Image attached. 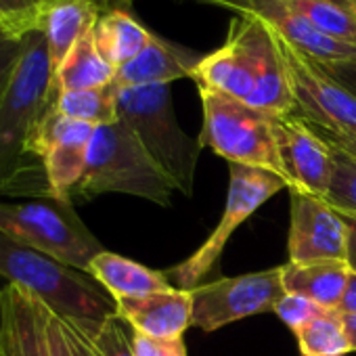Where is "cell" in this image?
Here are the masks:
<instances>
[{"mask_svg":"<svg viewBox=\"0 0 356 356\" xmlns=\"http://www.w3.org/2000/svg\"><path fill=\"white\" fill-rule=\"evenodd\" d=\"M55 97L49 42L34 30L26 36L19 65L0 99V195L53 197L44 165L30 155V138Z\"/></svg>","mask_w":356,"mask_h":356,"instance_id":"6da1fadb","label":"cell"},{"mask_svg":"<svg viewBox=\"0 0 356 356\" xmlns=\"http://www.w3.org/2000/svg\"><path fill=\"white\" fill-rule=\"evenodd\" d=\"M191 80L197 88L227 92L277 118L296 109L279 40L252 17L237 15L231 22L225 44L200 61Z\"/></svg>","mask_w":356,"mask_h":356,"instance_id":"7a4b0ae2","label":"cell"},{"mask_svg":"<svg viewBox=\"0 0 356 356\" xmlns=\"http://www.w3.org/2000/svg\"><path fill=\"white\" fill-rule=\"evenodd\" d=\"M0 275L36 298L55 316L78 325L88 337L118 314V302L88 273L30 250L5 233H0Z\"/></svg>","mask_w":356,"mask_h":356,"instance_id":"3957f363","label":"cell"},{"mask_svg":"<svg viewBox=\"0 0 356 356\" xmlns=\"http://www.w3.org/2000/svg\"><path fill=\"white\" fill-rule=\"evenodd\" d=\"M103 193H126L161 208L172 206V183L122 120L97 126L86 170L70 200L90 202Z\"/></svg>","mask_w":356,"mask_h":356,"instance_id":"277c9868","label":"cell"},{"mask_svg":"<svg viewBox=\"0 0 356 356\" xmlns=\"http://www.w3.org/2000/svg\"><path fill=\"white\" fill-rule=\"evenodd\" d=\"M118 120L136 134L174 191L193 197L197 159L204 147L178 124L170 84L118 88Z\"/></svg>","mask_w":356,"mask_h":356,"instance_id":"5b68a950","label":"cell"},{"mask_svg":"<svg viewBox=\"0 0 356 356\" xmlns=\"http://www.w3.org/2000/svg\"><path fill=\"white\" fill-rule=\"evenodd\" d=\"M200 99L204 109L202 147H210L229 163L260 168L283 178L275 138L277 115L206 86H200Z\"/></svg>","mask_w":356,"mask_h":356,"instance_id":"8992f818","label":"cell"},{"mask_svg":"<svg viewBox=\"0 0 356 356\" xmlns=\"http://www.w3.org/2000/svg\"><path fill=\"white\" fill-rule=\"evenodd\" d=\"M0 233L82 273H88L90 262L103 252L74 206L55 197L0 204Z\"/></svg>","mask_w":356,"mask_h":356,"instance_id":"52a82bcc","label":"cell"},{"mask_svg":"<svg viewBox=\"0 0 356 356\" xmlns=\"http://www.w3.org/2000/svg\"><path fill=\"white\" fill-rule=\"evenodd\" d=\"M287 183L275 172H266L260 168L229 163V195L220 222L212 231V235L204 241V245L183 260L181 264L172 266L165 277L176 283V289H195L200 281L216 266L220 260L227 241L231 235L273 195L285 189Z\"/></svg>","mask_w":356,"mask_h":356,"instance_id":"ba28073f","label":"cell"},{"mask_svg":"<svg viewBox=\"0 0 356 356\" xmlns=\"http://www.w3.org/2000/svg\"><path fill=\"white\" fill-rule=\"evenodd\" d=\"M283 296L281 266L204 283L191 289L193 327L212 333L235 321L275 310Z\"/></svg>","mask_w":356,"mask_h":356,"instance_id":"9c48e42d","label":"cell"},{"mask_svg":"<svg viewBox=\"0 0 356 356\" xmlns=\"http://www.w3.org/2000/svg\"><path fill=\"white\" fill-rule=\"evenodd\" d=\"M277 40L285 61L296 109H300L302 120L327 132L356 134V97L329 78L312 59L296 51L279 36Z\"/></svg>","mask_w":356,"mask_h":356,"instance_id":"30bf717a","label":"cell"},{"mask_svg":"<svg viewBox=\"0 0 356 356\" xmlns=\"http://www.w3.org/2000/svg\"><path fill=\"white\" fill-rule=\"evenodd\" d=\"M97 126L61 115L51 107L30 138V155L44 165L51 195L72 204V191L86 170Z\"/></svg>","mask_w":356,"mask_h":356,"instance_id":"8fae6325","label":"cell"},{"mask_svg":"<svg viewBox=\"0 0 356 356\" xmlns=\"http://www.w3.org/2000/svg\"><path fill=\"white\" fill-rule=\"evenodd\" d=\"M291 220L287 237L289 262L341 260L348 262L350 235L343 216L323 197L291 191Z\"/></svg>","mask_w":356,"mask_h":356,"instance_id":"7c38bea8","label":"cell"},{"mask_svg":"<svg viewBox=\"0 0 356 356\" xmlns=\"http://www.w3.org/2000/svg\"><path fill=\"white\" fill-rule=\"evenodd\" d=\"M275 138L287 189L325 200L333 174L331 147L293 113L275 118Z\"/></svg>","mask_w":356,"mask_h":356,"instance_id":"4fadbf2b","label":"cell"},{"mask_svg":"<svg viewBox=\"0 0 356 356\" xmlns=\"http://www.w3.org/2000/svg\"><path fill=\"white\" fill-rule=\"evenodd\" d=\"M233 11L241 17L262 22L281 40L318 63H341L356 59V47L318 34L287 0H195Z\"/></svg>","mask_w":356,"mask_h":356,"instance_id":"5bb4252c","label":"cell"},{"mask_svg":"<svg viewBox=\"0 0 356 356\" xmlns=\"http://www.w3.org/2000/svg\"><path fill=\"white\" fill-rule=\"evenodd\" d=\"M49 310L22 287H0V356H51Z\"/></svg>","mask_w":356,"mask_h":356,"instance_id":"9a60e30c","label":"cell"},{"mask_svg":"<svg viewBox=\"0 0 356 356\" xmlns=\"http://www.w3.org/2000/svg\"><path fill=\"white\" fill-rule=\"evenodd\" d=\"M122 316L134 333L153 339H181L193 327V298L187 289H168L140 298L118 300Z\"/></svg>","mask_w":356,"mask_h":356,"instance_id":"2e32d148","label":"cell"},{"mask_svg":"<svg viewBox=\"0 0 356 356\" xmlns=\"http://www.w3.org/2000/svg\"><path fill=\"white\" fill-rule=\"evenodd\" d=\"M204 57L176 42H168L153 34L151 42L128 63L115 70L113 84L118 88L172 84L174 80L193 78Z\"/></svg>","mask_w":356,"mask_h":356,"instance_id":"e0dca14e","label":"cell"},{"mask_svg":"<svg viewBox=\"0 0 356 356\" xmlns=\"http://www.w3.org/2000/svg\"><path fill=\"white\" fill-rule=\"evenodd\" d=\"M99 15L92 0H40L36 7V26L49 42L55 70L74 44L95 28Z\"/></svg>","mask_w":356,"mask_h":356,"instance_id":"ac0fdd59","label":"cell"},{"mask_svg":"<svg viewBox=\"0 0 356 356\" xmlns=\"http://www.w3.org/2000/svg\"><path fill=\"white\" fill-rule=\"evenodd\" d=\"M283 268L285 293H296L312 300L327 310H339L352 268L341 260L318 262H287Z\"/></svg>","mask_w":356,"mask_h":356,"instance_id":"d6986e66","label":"cell"},{"mask_svg":"<svg viewBox=\"0 0 356 356\" xmlns=\"http://www.w3.org/2000/svg\"><path fill=\"white\" fill-rule=\"evenodd\" d=\"M88 275L97 283H101L115 302L122 298H140V296L174 289L163 273L147 268L134 260H128L107 250H103L90 262Z\"/></svg>","mask_w":356,"mask_h":356,"instance_id":"ffe728a7","label":"cell"},{"mask_svg":"<svg viewBox=\"0 0 356 356\" xmlns=\"http://www.w3.org/2000/svg\"><path fill=\"white\" fill-rule=\"evenodd\" d=\"M115 67L99 53L92 30L82 36L55 70V90H90L113 84Z\"/></svg>","mask_w":356,"mask_h":356,"instance_id":"44dd1931","label":"cell"},{"mask_svg":"<svg viewBox=\"0 0 356 356\" xmlns=\"http://www.w3.org/2000/svg\"><path fill=\"white\" fill-rule=\"evenodd\" d=\"M95 44L99 53L118 70L132 61L153 38V34L138 24L128 11L101 13L95 28Z\"/></svg>","mask_w":356,"mask_h":356,"instance_id":"7402d4cb","label":"cell"},{"mask_svg":"<svg viewBox=\"0 0 356 356\" xmlns=\"http://www.w3.org/2000/svg\"><path fill=\"white\" fill-rule=\"evenodd\" d=\"M53 107L65 118L86 122L92 126L113 124L118 122V86L109 84L90 90L57 92Z\"/></svg>","mask_w":356,"mask_h":356,"instance_id":"603a6c76","label":"cell"},{"mask_svg":"<svg viewBox=\"0 0 356 356\" xmlns=\"http://www.w3.org/2000/svg\"><path fill=\"white\" fill-rule=\"evenodd\" d=\"M296 339L302 356H348L352 352L339 310L312 318L296 333Z\"/></svg>","mask_w":356,"mask_h":356,"instance_id":"cb8c5ba5","label":"cell"},{"mask_svg":"<svg viewBox=\"0 0 356 356\" xmlns=\"http://www.w3.org/2000/svg\"><path fill=\"white\" fill-rule=\"evenodd\" d=\"M287 3L323 36L356 47V13L329 0H287Z\"/></svg>","mask_w":356,"mask_h":356,"instance_id":"d4e9b609","label":"cell"},{"mask_svg":"<svg viewBox=\"0 0 356 356\" xmlns=\"http://www.w3.org/2000/svg\"><path fill=\"white\" fill-rule=\"evenodd\" d=\"M333 174L327 191V202L346 216H356V157L333 149Z\"/></svg>","mask_w":356,"mask_h":356,"instance_id":"484cf974","label":"cell"},{"mask_svg":"<svg viewBox=\"0 0 356 356\" xmlns=\"http://www.w3.org/2000/svg\"><path fill=\"white\" fill-rule=\"evenodd\" d=\"M51 356H95L92 339L72 321L55 316L49 310L47 318Z\"/></svg>","mask_w":356,"mask_h":356,"instance_id":"4316f807","label":"cell"},{"mask_svg":"<svg viewBox=\"0 0 356 356\" xmlns=\"http://www.w3.org/2000/svg\"><path fill=\"white\" fill-rule=\"evenodd\" d=\"M95 356H134V331L122 316H111L90 337Z\"/></svg>","mask_w":356,"mask_h":356,"instance_id":"83f0119b","label":"cell"},{"mask_svg":"<svg viewBox=\"0 0 356 356\" xmlns=\"http://www.w3.org/2000/svg\"><path fill=\"white\" fill-rule=\"evenodd\" d=\"M273 312H275V314L293 331V335H296V333H298L304 325H308L312 318H316V316H321L323 312H327V308L314 304L312 300H308V298H304V296L285 293V296L277 302V306H275Z\"/></svg>","mask_w":356,"mask_h":356,"instance_id":"f1b7e54d","label":"cell"},{"mask_svg":"<svg viewBox=\"0 0 356 356\" xmlns=\"http://www.w3.org/2000/svg\"><path fill=\"white\" fill-rule=\"evenodd\" d=\"M26 49V36L0 30V99H3Z\"/></svg>","mask_w":356,"mask_h":356,"instance_id":"f546056e","label":"cell"},{"mask_svg":"<svg viewBox=\"0 0 356 356\" xmlns=\"http://www.w3.org/2000/svg\"><path fill=\"white\" fill-rule=\"evenodd\" d=\"M134 356H187V346L181 339H153L134 333Z\"/></svg>","mask_w":356,"mask_h":356,"instance_id":"4dcf8cb0","label":"cell"},{"mask_svg":"<svg viewBox=\"0 0 356 356\" xmlns=\"http://www.w3.org/2000/svg\"><path fill=\"white\" fill-rule=\"evenodd\" d=\"M329 78H333L337 84H341L346 90H350L356 97V59L341 61V63H318L314 61Z\"/></svg>","mask_w":356,"mask_h":356,"instance_id":"1f68e13d","label":"cell"},{"mask_svg":"<svg viewBox=\"0 0 356 356\" xmlns=\"http://www.w3.org/2000/svg\"><path fill=\"white\" fill-rule=\"evenodd\" d=\"M0 30L17 34V36H28L30 32L38 30L36 13L34 15H11V13L0 9Z\"/></svg>","mask_w":356,"mask_h":356,"instance_id":"d6a6232c","label":"cell"},{"mask_svg":"<svg viewBox=\"0 0 356 356\" xmlns=\"http://www.w3.org/2000/svg\"><path fill=\"white\" fill-rule=\"evenodd\" d=\"M312 130L333 149H339L352 157H356V134H335V132H327V130H321L316 126H312Z\"/></svg>","mask_w":356,"mask_h":356,"instance_id":"836d02e7","label":"cell"},{"mask_svg":"<svg viewBox=\"0 0 356 356\" xmlns=\"http://www.w3.org/2000/svg\"><path fill=\"white\" fill-rule=\"evenodd\" d=\"M40 0H0V9L11 15H34Z\"/></svg>","mask_w":356,"mask_h":356,"instance_id":"e575fe53","label":"cell"},{"mask_svg":"<svg viewBox=\"0 0 356 356\" xmlns=\"http://www.w3.org/2000/svg\"><path fill=\"white\" fill-rule=\"evenodd\" d=\"M339 312L356 314V273H352L348 279V287H346L343 300L339 304Z\"/></svg>","mask_w":356,"mask_h":356,"instance_id":"d590c367","label":"cell"},{"mask_svg":"<svg viewBox=\"0 0 356 356\" xmlns=\"http://www.w3.org/2000/svg\"><path fill=\"white\" fill-rule=\"evenodd\" d=\"M348 227V235H350V252H348V264L352 268V273H356V216H346L341 214Z\"/></svg>","mask_w":356,"mask_h":356,"instance_id":"8d00e7d4","label":"cell"},{"mask_svg":"<svg viewBox=\"0 0 356 356\" xmlns=\"http://www.w3.org/2000/svg\"><path fill=\"white\" fill-rule=\"evenodd\" d=\"M92 3L99 9V13H107V11H128V7L134 0H92Z\"/></svg>","mask_w":356,"mask_h":356,"instance_id":"74e56055","label":"cell"},{"mask_svg":"<svg viewBox=\"0 0 356 356\" xmlns=\"http://www.w3.org/2000/svg\"><path fill=\"white\" fill-rule=\"evenodd\" d=\"M341 321H343V329H346L350 348H352V352H356V314L341 312Z\"/></svg>","mask_w":356,"mask_h":356,"instance_id":"f35d334b","label":"cell"},{"mask_svg":"<svg viewBox=\"0 0 356 356\" xmlns=\"http://www.w3.org/2000/svg\"><path fill=\"white\" fill-rule=\"evenodd\" d=\"M329 3L339 5V7H343V9H348V11L356 13V0H329Z\"/></svg>","mask_w":356,"mask_h":356,"instance_id":"ab89813d","label":"cell"}]
</instances>
